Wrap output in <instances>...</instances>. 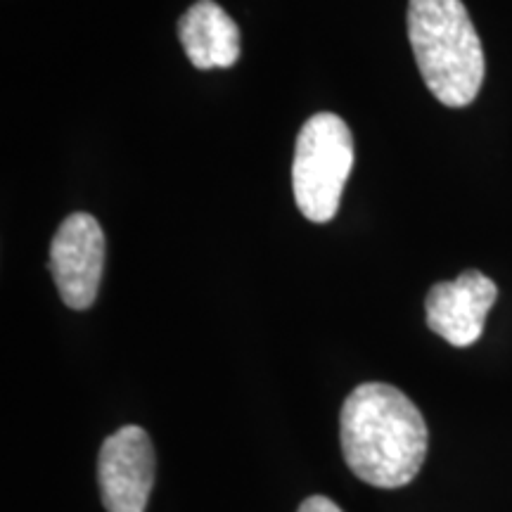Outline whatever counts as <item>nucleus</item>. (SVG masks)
<instances>
[{
	"instance_id": "obj_1",
	"label": "nucleus",
	"mask_w": 512,
	"mask_h": 512,
	"mask_svg": "<svg viewBox=\"0 0 512 512\" xmlns=\"http://www.w3.org/2000/svg\"><path fill=\"white\" fill-rule=\"evenodd\" d=\"M339 439L358 479L377 489H401L418 477L430 432L418 406L401 389L366 382L344 401Z\"/></svg>"
},
{
	"instance_id": "obj_2",
	"label": "nucleus",
	"mask_w": 512,
	"mask_h": 512,
	"mask_svg": "<svg viewBox=\"0 0 512 512\" xmlns=\"http://www.w3.org/2000/svg\"><path fill=\"white\" fill-rule=\"evenodd\" d=\"M408 38L422 81L441 105L467 107L475 102L486 62L463 0H411Z\"/></svg>"
},
{
	"instance_id": "obj_3",
	"label": "nucleus",
	"mask_w": 512,
	"mask_h": 512,
	"mask_svg": "<svg viewBox=\"0 0 512 512\" xmlns=\"http://www.w3.org/2000/svg\"><path fill=\"white\" fill-rule=\"evenodd\" d=\"M354 169V138L342 117L320 112L299 131L292 162L297 207L313 223L335 219L344 185Z\"/></svg>"
},
{
	"instance_id": "obj_4",
	"label": "nucleus",
	"mask_w": 512,
	"mask_h": 512,
	"mask_svg": "<svg viewBox=\"0 0 512 512\" xmlns=\"http://www.w3.org/2000/svg\"><path fill=\"white\" fill-rule=\"evenodd\" d=\"M105 271V233L91 214H72L57 228L50 245V273L69 309L95 302Z\"/></svg>"
},
{
	"instance_id": "obj_5",
	"label": "nucleus",
	"mask_w": 512,
	"mask_h": 512,
	"mask_svg": "<svg viewBox=\"0 0 512 512\" xmlns=\"http://www.w3.org/2000/svg\"><path fill=\"white\" fill-rule=\"evenodd\" d=\"M98 477L107 512H145L155 484V448L143 427H121L105 439Z\"/></svg>"
},
{
	"instance_id": "obj_6",
	"label": "nucleus",
	"mask_w": 512,
	"mask_h": 512,
	"mask_svg": "<svg viewBox=\"0 0 512 512\" xmlns=\"http://www.w3.org/2000/svg\"><path fill=\"white\" fill-rule=\"evenodd\" d=\"M496 297L498 287L484 273H460L451 283H437L427 292V325L453 347H470L482 337Z\"/></svg>"
},
{
	"instance_id": "obj_7",
	"label": "nucleus",
	"mask_w": 512,
	"mask_h": 512,
	"mask_svg": "<svg viewBox=\"0 0 512 512\" xmlns=\"http://www.w3.org/2000/svg\"><path fill=\"white\" fill-rule=\"evenodd\" d=\"M185 55L197 69H228L240 60V29L214 0H197L178 22Z\"/></svg>"
},
{
	"instance_id": "obj_8",
	"label": "nucleus",
	"mask_w": 512,
	"mask_h": 512,
	"mask_svg": "<svg viewBox=\"0 0 512 512\" xmlns=\"http://www.w3.org/2000/svg\"><path fill=\"white\" fill-rule=\"evenodd\" d=\"M297 512H342V510H339V505L332 503L330 498L311 496V498H306L302 505H299Z\"/></svg>"
}]
</instances>
